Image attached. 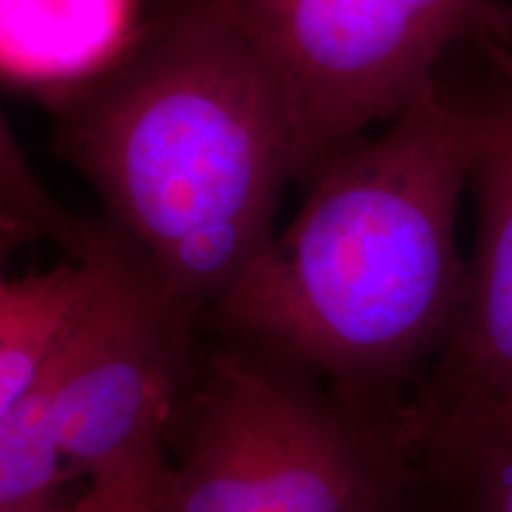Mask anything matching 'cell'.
Wrapping results in <instances>:
<instances>
[{
    "mask_svg": "<svg viewBox=\"0 0 512 512\" xmlns=\"http://www.w3.org/2000/svg\"><path fill=\"white\" fill-rule=\"evenodd\" d=\"M484 133L427 88L325 162L204 328L297 363L363 411L401 415L451 342L470 285L458 214Z\"/></svg>",
    "mask_w": 512,
    "mask_h": 512,
    "instance_id": "1",
    "label": "cell"
},
{
    "mask_svg": "<svg viewBox=\"0 0 512 512\" xmlns=\"http://www.w3.org/2000/svg\"><path fill=\"white\" fill-rule=\"evenodd\" d=\"M55 152L171 297L207 318L304 176L285 93L202 0H166L110 72L57 102Z\"/></svg>",
    "mask_w": 512,
    "mask_h": 512,
    "instance_id": "2",
    "label": "cell"
},
{
    "mask_svg": "<svg viewBox=\"0 0 512 512\" xmlns=\"http://www.w3.org/2000/svg\"><path fill=\"white\" fill-rule=\"evenodd\" d=\"M159 512H451L413 403L363 411L297 363L202 344L166 430Z\"/></svg>",
    "mask_w": 512,
    "mask_h": 512,
    "instance_id": "3",
    "label": "cell"
},
{
    "mask_svg": "<svg viewBox=\"0 0 512 512\" xmlns=\"http://www.w3.org/2000/svg\"><path fill=\"white\" fill-rule=\"evenodd\" d=\"M249 43L285 93L302 145V181L387 124L451 48L475 43L512 62L503 0H202Z\"/></svg>",
    "mask_w": 512,
    "mask_h": 512,
    "instance_id": "4",
    "label": "cell"
},
{
    "mask_svg": "<svg viewBox=\"0 0 512 512\" xmlns=\"http://www.w3.org/2000/svg\"><path fill=\"white\" fill-rule=\"evenodd\" d=\"M79 259L91 264V285L48 375L64 463L91 482L169 430L204 325L107 221Z\"/></svg>",
    "mask_w": 512,
    "mask_h": 512,
    "instance_id": "5",
    "label": "cell"
},
{
    "mask_svg": "<svg viewBox=\"0 0 512 512\" xmlns=\"http://www.w3.org/2000/svg\"><path fill=\"white\" fill-rule=\"evenodd\" d=\"M510 93L484 112L472 171L477 228L470 285L451 342L413 401L477 403L512 413V76Z\"/></svg>",
    "mask_w": 512,
    "mask_h": 512,
    "instance_id": "6",
    "label": "cell"
},
{
    "mask_svg": "<svg viewBox=\"0 0 512 512\" xmlns=\"http://www.w3.org/2000/svg\"><path fill=\"white\" fill-rule=\"evenodd\" d=\"M138 31L136 0H0L3 74L62 102L110 72Z\"/></svg>",
    "mask_w": 512,
    "mask_h": 512,
    "instance_id": "7",
    "label": "cell"
},
{
    "mask_svg": "<svg viewBox=\"0 0 512 512\" xmlns=\"http://www.w3.org/2000/svg\"><path fill=\"white\" fill-rule=\"evenodd\" d=\"M413 413L451 512H512V415L477 403L418 401Z\"/></svg>",
    "mask_w": 512,
    "mask_h": 512,
    "instance_id": "8",
    "label": "cell"
},
{
    "mask_svg": "<svg viewBox=\"0 0 512 512\" xmlns=\"http://www.w3.org/2000/svg\"><path fill=\"white\" fill-rule=\"evenodd\" d=\"M91 285V264H67L0 287V408L27 394L67 342Z\"/></svg>",
    "mask_w": 512,
    "mask_h": 512,
    "instance_id": "9",
    "label": "cell"
},
{
    "mask_svg": "<svg viewBox=\"0 0 512 512\" xmlns=\"http://www.w3.org/2000/svg\"><path fill=\"white\" fill-rule=\"evenodd\" d=\"M69 479L46 370L27 394L0 408V503L48 494Z\"/></svg>",
    "mask_w": 512,
    "mask_h": 512,
    "instance_id": "10",
    "label": "cell"
},
{
    "mask_svg": "<svg viewBox=\"0 0 512 512\" xmlns=\"http://www.w3.org/2000/svg\"><path fill=\"white\" fill-rule=\"evenodd\" d=\"M98 221H83L67 214L60 204L50 200L46 190L31 176L22 152L12 138L3 131V247L15 249L24 242L38 238L55 240L67 249V259L79 256L91 247L98 233Z\"/></svg>",
    "mask_w": 512,
    "mask_h": 512,
    "instance_id": "11",
    "label": "cell"
},
{
    "mask_svg": "<svg viewBox=\"0 0 512 512\" xmlns=\"http://www.w3.org/2000/svg\"><path fill=\"white\" fill-rule=\"evenodd\" d=\"M166 463V434H152L88 482V512H159Z\"/></svg>",
    "mask_w": 512,
    "mask_h": 512,
    "instance_id": "12",
    "label": "cell"
},
{
    "mask_svg": "<svg viewBox=\"0 0 512 512\" xmlns=\"http://www.w3.org/2000/svg\"><path fill=\"white\" fill-rule=\"evenodd\" d=\"M0 512H88V486L81 494H69L64 486L48 494L0 503Z\"/></svg>",
    "mask_w": 512,
    "mask_h": 512,
    "instance_id": "13",
    "label": "cell"
},
{
    "mask_svg": "<svg viewBox=\"0 0 512 512\" xmlns=\"http://www.w3.org/2000/svg\"><path fill=\"white\" fill-rule=\"evenodd\" d=\"M503 74H505V76H512V62L508 64V67H505V69H503Z\"/></svg>",
    "mask_w": 512,
    "mask_h": 512,
    "instance_id": "14",
    "label": "cell"
},
{
    "mask_svg": "<svg viewBox=\"0 0 512 512\" xmlns=\"http://www.w3.org/2000/svg\"><path fill=\"white\" fill-rule=\"evenodd\" d=\"M510 415H512V413H510Z\"/></svg>",
    "mask_w": 512,
    "mask_h": 512,
    "instance_id": "15",
    "label": "cell"
}]
</instances>
